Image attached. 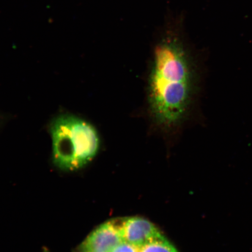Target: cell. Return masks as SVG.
<instances>
[{
  "instance_id": "obj_1",
  "label": "cell",
  "mask_w": 252,
  "mask_h": 252,
  "mask_svg": "<svg viewBox=\"0 0 252 252\" xmlns=\"http://www.w3.org/2000/svg\"><path fill=\"white\" fill-rule=\"evenodd\" d=\"M188 56L173 42L157 47L149 81V104L156 124L164 129L177 126L189 108L194 74Z\"/></svg>"
},
{
  "instance_id": "obj_2",
  "label": "cell",
  "mask_w": 252,
  "mask_h": 252,
  "mask_svg": "<svg viewBox=\"0 0 252 252\" xmlns=\"http://www.w3.org/2000/svg\"><path fill=\"white\" fill-rule=\"evenodd\" d=\"M50 132L53 160L62 169H80L91 161L98 151L99 138L96 129L76 116H58L50 125Z\"/></svg>"
},
{
  "instance_id": "obj_3",
  "label": "cell",
  "mask_w": 252,
  "mask_h": 252,
  "mask_svg": "<svg viewBox=\"0 0 252 252\" xmlns=\"http://www.w3.org/2000/svg\"><path fill=\"white\" fill-rule=\"evenodd\" d=\"M124 241L121 222L110 220L94 229L81 248L84 252H111Z\"/></svg>"
},
{
  "instance_id": "obj_4",
  "label": "cell",
  "mask_w": 252,
  "mask_h": 252,
  "mask_svg": "<svg viewBox=\"0 0 252 252\" xmlns=\"http://www.w3.org/2000/svg\"><path fill=\"white\" fill-rule=\"evenodd\" d=\"M121 229L124 241L139 248L162 235L152 223L138 217L123 220Z\"/></svg>"
},
{
  "instance_id": "obj_5",
  "label": "cell",
  "mask_w": 252,
  "mask_h": 252,
  "mask_svg": "<svg viewBox=\"0 0 252 252\" xmlns=\"http://www.w3.org/2000/svg\"><path fill=\"white\" fill-rule=\"evenodd\" d=\"M140 252H178L163 235L148 242L140 248Z\"/></svg>"
},
{
  "instance_id": "obj_6",
  "label": "cell",
  "mask_w": 252,
  "mask_h": 252,
  "mask_svg": "<svg viewBox=\"0 0 252 252\" xmlns=\"http://www.w3.org/2000/svg\"><path fill=\"white\" fill-rule=\"evenodd\" d=\"M140 248L124 241L116 247L111 252H140Z\"/></svg>"
}]
</instances>
